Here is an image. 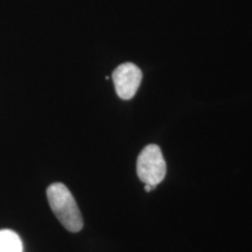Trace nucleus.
I'll return each instance as SVG.
<instances>
[{"mask_svg": "<svg viewBox=\"0 0 252 252\" xmlns=\"http://www.w3.org/2000/svg\"><path fill=\"white\" fill-rule=\"evenodd\" d=\"M47 197L53 213L68 231L78 232L83 228V219L70 190L56 182L47 188Z\"/></svg>", "mask_w": 252, "mask_h": 252, "instance_id": "nucleus-1", "label": "nucleus"}, {"mask_svg": "<svg viewBox=\"0 0 252 252\" xmlns=\"http://www.w3.org/2000/svg\"><path fill=\"white\" fill-rule=\"evenodd\" d=\"M166 162L158 145H147L137 160V174L141 182L157 187L166 176Z\"/></svg>", "mask_w": 252, "mask_h": 252, "instance_id": "nucleus-2", "label": "nucleus"}, {"mask_svg": "<svg viewBox=\"0 0 252 252\" xmlns=\"http://www.w3.org/2000/svg\"><path fill=\"white\" fill-rule=\"evenodd\" d=\"M112 80L118 96L122 99L128 100L133 98L137 90L139 89L143 74L133 63H124L118 65L112 72Z\"/></svg>", "mask_w": 252, "mask_h": 252, "instance_id": "nucleus-3", "label": "nucleus"}, {"mask_svg": "<svg viewBox=\"0 0 252 252\" xmlns=\"http://www.w3.org/2000/svg\"><path fill=\"white\" fill-rule=\"evenodd\" d=\"M0 252H23V242L17 232L0 230Z\"/></svg>", "mask_w": 252, "mask_h": 252, "instance_id": "nucleus-4", "label": "nucleus"}, {"mask_svg": "<svg viewBox=\"0 0 252 252\" xmlns=\"http://www.w3.org/2000/svg\"><path fill=\"white\" fill-rule=\"evenodd\" d=\"M154 188L156 187H153V186H151V185H145V190H146L147 193H150V191L153 190Z\"/></svg>", "mask_w": 252, "mask_h": 252, "instance_id": "nucleus-5", "label": "nucleus"}]
</instances>
